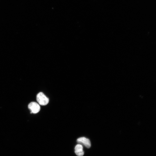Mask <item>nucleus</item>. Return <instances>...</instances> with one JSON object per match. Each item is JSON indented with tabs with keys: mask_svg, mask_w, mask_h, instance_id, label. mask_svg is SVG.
Wrapping results in <instances>:
<instances>
[{
	"mask_svg": "<svg viewBox=\"0 0 156 156\" xmlns=\"http://www.w3.org/2000/svg\"><path fill=\"white\" fill-rule=\"evenodd\" d=\"M36 100L39 104L42 105H45L49 102V99L42 92H40L37 94Z\"/></svg>",
	"mask_w": 156,
	"mask_h": 156,
	"instance_id": "1",
	"label": "nucleus"
},
{
	"mask_svg": "<svg viewBox=\"0 0 156 156\" xmlns=\"http://www.w3.org/2000/svg\"><path fill=\"white\" fill-rule=\"evenodd\" d=\"M28 107L31 111V113L36 114L40 110L39 104L36 102H31L28 105Z\"/></svg>",
	"mask_w": 156,
	"mask_h": 156,
	"instance_id": "2",
	"label": "nucleus"
},
{
	"mask_svg": "<svg viewBox=\"0 0 156 156\" xmlns=\"http://www.w3.org/2000/svg\"><path fill=\"white\" fill-rule=\"evenodd\" d=\"M77 142L80 144L83 145L88 148H90L91 146V143L90 140L85 137H81L78 138L77 140Z\"/></svg>",
	"mask_w": 156,
	"mask_h": 156,
	"instance_id": "3",
	"label": "nucleus"
},
{
	"mask_svg": "<svg viewBox=\"0 0 156 156\" xmlns=\"http://www.w3.org/2000/svg\"><path fill=\"white\" fill-rule=\"evenodd\" d=\"M75 153L78 156H83L84 154L83 147L80 144H77L75 146Z\"/></svg>",
	"mask_w": 156,
	"mask_h": 156,
	"instance_id": "4",
	"label": "nucleus"
}]
</instances>
